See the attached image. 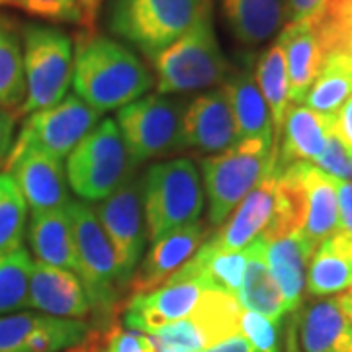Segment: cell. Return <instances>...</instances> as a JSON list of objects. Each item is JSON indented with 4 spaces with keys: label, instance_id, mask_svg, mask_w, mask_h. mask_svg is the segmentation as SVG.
Here are the masks:
<instances>
[{
    "label": "cell",
    "instance_id": "10",
    "mask_svg": "<svg viewBox=\"0 0 352 352\" xmlns=\"http://www.w3.org/2000/svg\"><path fill=\"white\" fill-rule=\"evenodd\" d=\"M98 120L100 113L76 94H71L57 106L30 113V118L20 127L18 138L14 139L12 151L4 163L25 151L47 153L63 161L80 143V139L87 138V133L94 129Z\"/></svg>",
    "mask_w": 352,
    "mask_h": 352
},
{
    "label": "cell",
    "instance_id": "40",
    "mask_svg": "<svg viewBox=\"0 0 352 352\" xmlns=\"http://www.w3.org/2000/svg\"><path fill=\"white\" fill-rule=\"evenodd\" d=\"M327 0H286V24L311 22L323 10Z\"/></svg>",
    "mask_w": 352,
    "mask_h": 352
},
{
    "label": "cell",
    "instance_id": "5",
    "mask_svg": "<svg viewBox=\"0 0 352 352\" xmlns=\"http://www.w3.org/2000/svg\"><path fill=\"white\" fill-rule=\"evenodd\" d=\"M147 237L157 241L200 219L206 192L200 170L190 159H173L153 164L141 180Z\"/></svg>",
    "mask_w": 352,
    "mask_h": 352
},
{
    "label": "cell",
    "instance_id": "12",
    "mask_svg": "<svg viewBox=\"0 0 352 352\" xmlns=\"http://www.w3.org/2000/svg\"><path fill=\"white\" fill-rule=\"evenodd\" d=\"M96 215L112 243L120 266V278L124 288H127L135 268L141 263L147 241L141 180H133L131 176L124 186H120L113 194L102 200L96 208Z\"/></svg>",
    "mask_w": 352,
    "mask_h": 352
},
{
    "label": "cell",
    "instance_id": "9",
    "mask_svg": "<svg viewBox=\"0 0 352 352\" xmlns=\"http://www.w3.org/2000/svg\"><path fill=\"white\" fill-rule=\"evenodd\" d=\"M243 307L221 289H208L186 317L147 335L155 352H200L239 333Z\"/></svg>",
    "mask_w": 352,
    "mask_h": 352
},
{
    "label": "cell",
    "instance_id": "3",
    "mask_svg": "<svg viewBox=\"0 0 352 352\" xmlns=\"http://www.w3.org/2000/svg\"><path fill=\"white\" fill-rule=\"evenodd\" d=\"M212 8L214 2L208 0L188 32L153 59L159 94L206 90L226 82L229 63L215 34Z\"/></svg>",
    "mask_w": 352,
    "mask_h": 352
},
{
    "label": "cell",
    "instance_id": "16",
    "mask_svg": "<svg viewBox=\"0 0 352 352\" xmlns=\"http://www.w3.org/2000/svg\"><path fill=\"white\" fill-rule=\"evenodd\" d=\"M212 235L208 221H192L166 233L161 239L153 241V247L139 263L129 280V296L145 294L166 284L176 272L188 263L192 254Z\"/></svg>",
    "mask_w": 352,
    "mask_h": 352
},
{
    "label": "cell",
    "instance_id": "11",
    "mask_svg": "<svg viewBox=\"0 0 352 352\" xmlns=\"http://www.w3.org/2000/svg\"><path fill=\"white\" fill-rule=\"evenodd\" d=\"M116 124L133 166L180 149V110L164 94H145L118 110Z\"/></svg>",
    "mask_w": 352,
    "mask_h": 352
},
{
    "label": "cell",
    "instance_id": "21",
    "mask_svg": "<svg viewBox=\"0 0 352 352\" xmlns=\"http://www.w3.org/2000/svg\"><path fill=\"white\" fill-rule=\"evenodd\" d=\"M315 249L317 245L303 231L266 241V266L282 292L288 314H298L302 307L307 270Z\"/></svg>",
    "mask_w": 352,
    "mask_h": 352
},
{
    "label": "cell",
    "instance_id": "47",
    "mask_svg": "<svg viewBox=\"0 0 352 352\" xmlns=\"http://www.w3.org/2000/svg\"><path fill=\"white\" fill-rule=\"evenodd\" d=\"M337 300H339L342 314L346 315V319L352 323V286L346 289V292L339 294V296H337Z\"/></svg>",
    "mask_w": 352,
    "mask_h": 352
},
{
    "label": "cell",
    "instance_id": "19",
    "mask_svg": "<svg viewBox=\"0 0 352 352\" xmlns=\"http://www.w3.org/2000/svg\"><path fill=\"white\" fill-rule=\"evenodd\" d=\"M28 307L63 319H87L92 307L73 270L34 263L28 286Z\"/></svg>",
    "mask_w": 352,
    "mask_h": 352
},
{
    "label": "cell",
    "instance_id": "24",
    "mask_svg": "<svg viewBox=\"0 0 352 352\" xmlns=\"http://www.w3.org/2000/svg\"><path fill=\"white\" fill-rule=\"evenodd\" d=\"M302 178L305 192V223L303 233L315 245L323 243L339 231V201L337 180L314 163H294Z\"/></svg>",
    "mask_w": 352,
    "mask_h": 352
},
{
    "label": "cell",
    "instance_id": "49",
    "mask_svg": "<svg viewBox=\"0 0 352 352\" xmlns=\"http://www.w3.org/2000/svg\"><path fill=\"white\" fill-rule=\"evenodd\" d=\"M63 352H90V335H88L85 342L76 344V346H73V349H67V351Z\"/></svg>",
    "mask_w": 352,
    "mask_h": 352
},
{
    "label": "cell",
    "instance_id": "4",
    "mask_svg": "<svg viewBox=\"0 0 352 352\" xmlns=\"http://www.w3.org/2000/svg\"><path fill=\"white\" fill-rule=\"evenodd\" d=\"M276 153L274 143L243 139L227 151L201 159L210 226H221L245 196L274 173Z\"/></svg>",
    "mask_w": 352,
    "mask_h": 352
},
{
    "label": "cell",
    "instance_id": "18",
    "mask_svg": "<svg viewBox=\"0 0 352 352\" xmlns=\"http://www.w3.org/2000/svg\"><path fill=\"white\" fill-rule=\"evenodd\" d=\"M276 184L278 175L270 173L258 186H254L233 210L229 219L221 223L214 235L208 237L210 247L219 252L241 251L256 237H261L274 215Z\"/></svg>",
    "mask_w": 352,
    "mask_h": 352
},
{
    "label": "cell",
    "instance_id": "42",
    "mask_svg": "<svg viewBox=\"0 0 352 352\" xmlns=\"http://www.w3.org/2000/svg\"><path fill=\"white\" fill-rule=\"evenodd\" d=\"M20 118L16 113L0 108V168H2L4 161L8 159L10 151H12L14 131H16V122Z\"/></svg>",
    "mask_w": 352,
    "mask_h": 352
},
{
    "label": "cell",
    "instance_id": "17",
    "mask_svg": "<svg viewBox=\"0 0 352 352\" xmlns=\"http://www.w3.org/2000/svg\"><path fill=\"white\" fill-rule=\"evenodd\" d=\"M2 170L14 178L32 214L69 206L67 168L61 159L47 153L25 151L4 163Z\"/></svg>",
    "mask_w": 352,
    "mask_h": 352
},
{
    "label": "cell",
    "instance_id": "15",
    "mask_svg": "<svg viewBox=\"0 0 352 352\" xmlns=\"http://www.w3.org/2000/svg\"><path fill=\"white\" fill-rule=\"evenodd\" d=\"M237 143V127L226 88H214L190 102L180 124V147L219 155Z\"/></svg>",
    "mask_w": 352,
    "mask_h": 352
},
{
    "label": "cell",
    "instance_id": "46",
    "mask_svg": "<svg viewBox=\"0 0 352 352\" xmlns=\"http://www.w3.org/2000/svg\"><path fill=\"white\" fill-rule=\"evenodd\" d=\"M289 319L286 327V340H284V352H302L300 342H298V323H296V314Z\"/></svg>",
    "mask_w": 352,
    "mask_h": 352
},
{
    "label": "cell",
    "instance_id": "1",
    "mask_svg": "<svg viewBox=\"0 0 352 352\" xmlns=\"http://www.w3.org/2000/svg\"><path fill=\"white\" fill-rule=\"evenodd\" d=\"M73 85L80 100L98 113H106L145 96L155 78L124 43L80 30L75 38Z\"/></svg>",
    "mask_w": 352,
    "mask_h": 352
},
{
    "label": "cell",
    "instance_id": "34",
    "mask_svg": "<svg viewBox=\"0 0 352 352\" xmlns=\"http://www.w3.org/2000/svg\"><path fill=\"white\" fill-rule=\"evenodd\" d=\"M32 266V254L24 247L12 252H0V315L28 307Z\"/></svg>",
    "mask_w": 352,
    "mask_h": 352
},
{
    "label": "cell",
    "instance_id": "45",
    "mask_svg": "<svg viewBox=\"0 0 352 352\" xmlns=\"http://www.w3.org/2000/svg\"><path fill=\"white\" fill-rule=\"evenodd\" d=\"M102 0H76V4L82 10V30L94 32V24H96V14H98V6Z\"/></svg>",
    "mask_w": 352,
    "mask_h": 352
},
{
    "label": "cell",
    "instance_id": "13",
    "mask_svg": "<svg viewBox=\"0 0 352 352\" xmlns=\"http://www.w3.org/2000/svg\"><path fill=\"white\" fill-rule=\"evenodd\" d=\"M85 319H63L43 314L0 315V352H63L90 335Z\"/></svg>",
    "mask_w": 352,
    "mask_h": 352
},
{
    "label": "cell",
    "instance_id": "22",
    "mask_svg": "<svg viewBox=\"0 0 352 352\" xmlns=\"http://www.w3.org/2000/svg\"><path fill=\"white\" fill-rule=\"evenodd\" d=\"M296 323L302 352H352V323L337 298H315Z\"/></svg>",
    "mask_w": 352,
    "mask_h": 352
},
{
    "label": "cell",
    "instance_id": "48",
    "mask_svg": "<svg viewBox=\"0 0 352 352\" xmlns=\"http://www.w3.org/2000/svg\"><path fill=\"white\" fill-rule=\"evenodd\" d=\"M90 352H108L102 337V329H92L90 331Z\"/></svg>",
    "mask_w": 352,
    "mask_h": 352
},
{
    "label": "cell",
    "instance_id": "33",
    "mask_svg": "<svg viewBox=\"0 0 352 352\" xmlns=\"http://www.w3.org/2000/svg\"><path fill=\"white\" fill-rule=\"evenodd\" d=\"M352 94V65L337 59L321 63V71L305 94L303 104L315 112L335 116Z\"/></svg>",
    "mask_w": 352,
    "mask_h": 352
},
{
    "label": "cell",
    "instance_id": "25",
    "mask_svg": "<svg viewBox=\"0 0 352 352\" xmlns=\"http://www.w3.org/2000/svg\"><path fill=\"white\" fill-rule=\"evenodd\" d=\"M352 286V235L337 231L315 249L305 292L311 298L339 296Z\"/></svg>",
    "mask_w": 352,
    "mask_h": 352
},
{
    "label": "cell",
    "instance_id": "8",
    "mask_svg": "<svg viewBox=\"0 0 352 352\" xmlns=\"http://www.w3.org/2000/svg\"><path fill=\"white\" fill-rule=\"evenodd\" d=\"M133 163L116 120H102L67 159V180L85 201H102L133 176Z\"/></svg>",
    "mask_w": 352,
    "mask_h": 352
},
{
    "label": "cell",
    "instance_id": "41",
    "mask_svg": "<svg viewBox=\"0 0 352 352\" xmlns=\"http://www.w3.org/2000/svg\"><path fill=\"white\" fill-rule=\"evenodd\" d=\"M339 231L352 235V180H337Z\"/></svg>",
    "mask_w": 352,
    "mask_h": 352
},
{
    "label": "cell",
    "instance_id": "7",
    "mask_svg": "<svg viewBox=\"0 0 352 352\" xmlns=\"http://www.w3.org/2000/svg\"><path fill=\"white\" fill-rule=\"evenodd\" d=\"M24 39L25 102L20 118L47 110L67 98L73 80L75 43L71 36L45 24H28Z\"/></svg>",
    "mask_w": 352,
    "mask_h": 352
},
{
    "label": "cell",
    "instance_id": "39",
    "mask_svg": "<svg viewBox=\"0 0 352 352\" xmlns=\"http://www.w3.org/2000/svg\"><path fill=\"white\" fill-rule=\"evenodd\" d=\"M102 337L108 352H155L147 335L127 331L118 317L110 325L102 327Z\"/></svg>",
    "mask_w": 352,
    "mask_h": 352
},
{
    "label": "cell",
    "instance_id": "37",
    "mask_svg": "<svg viewBox=\"0 0 352 352\" xmlns=\"http://www.w3.org/2000/svg\"><path fill=\"white\" fill-rule=\"evenodd\" d=\"M239 333L251 342L254 352H280V323L264 315L243 309Z\"/></svg>",
    "mask_w": 352,
    "mask_h": 352
},
{
    "label": "cell",
    "instance_id": "50",
    "mask_svg": "<svg viewBox=\"0 0 352 352\" xmlns=\"http://www.w3.org/2000/svg\"><path fill=\"white\" fill-rule=\"evenodd\" d=\"M0 6H2V0H0Z\"/></svg>",
    "mask_w": 352,
    "mask_h": 352
},
{
    "label": "cell",
    "instance_id": "43",
    "mask_svg": "<svg viewBox=\"0 0 352 352\" xmlns=\"http://www.w3.org/2000/svg\"><path fill=\"white\" fill-rule=\"evenodd\" d=\"M335 133L352 151V94L335 113Z\"/></svg>",
    "mask_w": 352,
    "mask_h": 352
},
{
    "label": "cell",
    "instance_id": "14",
    "mask_svg": "<svg viewBox=\"0 0 352 352\" xmlns=\"http://www.w3.org/2000/svg\"><path fill=\"white\" fill-rule=\"evenodd\" d=\"M206 292L200 280H168L151 292L129 296L122 305V323L127 331L149 335L186 317Z\"/></svg>",
    "mask_w": 352,
    "mask_h": 352
},
{
    "label": "cell",
    "instance_id": "2",
    "mask_svg": "<svg viewBox=\"0 0 352 352\" xmlns=\"http://www.w3.org/2000/svg\"><path fill=\"white\" fill-rule=\"evenodd\" d=\"M67 210L75 235V274L82 282L92 314L98 319V329H102L110 325L122 309L120 300L126 288L120 278L118 258L96 215V208L78 200L69 201Z\"/></svg>",
    "mask_w": 352,
    "mask_h": 352
},
{
    "label": "cell",
    "instance_id": "36",
    "mask_svg": "<svg viewBox=\"0 0 352 352\" xmlns=\"http://www.w3.org/2000/svg\"><path fill=\"white\" fill-rule=\"evenodd\" d=\"M2 6L20 8L47 22L82 25V10L76 0H2Z\"/></svg>",
    "mask_w": 352,
    "mask_h": 352
},
{
    "label": "cell",
    "instance_id": "44",
    "mask_svg": "<svg viewBox=\"0 0 352 352\" xmlns=\"http://www.w3.org/2000/svg\"><path fill=\"white\" fill-rule=\"evenodd\" d=\"M200 352H254V349L249 340L245 339L241 333H237V335H233L226 340H219V342H215V344Z\"/></svg>",
    "mask_w": 352,
    "mask_h": 352
},
{
    "label": "cell",
    "instance_id": "26",
    "mask_svg": "<svg viewBox=\"0 0 352 352\" xmlns=\"http://www.w3.org/2000/svg\"><path fill=\"white\" fill-rule=\"evenodd\" d=\"M276 41L282 45L286 57L289 100L292 104H303L305 94L309 92L323 63L314 24L311 22L286 24Z\"/></svg>",
    "mask_w": 352,
    "mask_h": 352
},
{
    "label": "cell",
    "instance_id": "6",
    "mask_svg": "<svg viewBox=\"0 0 352 352\" xmlns=\"http://www.w3.org/2000/svg\"><path fill=\"white\" fill-rule=\"evenodd\" d=\"M208 0H112L108 8V28L155 59L198 20Z\"/></svg>",
    "mask_w": 352,
    "mask_h": 352
},
{
    "label": "cell",
    "instance_id": "20",
    "mask_svg": "<svg viewBox=\"0 0 352 352\" xmlns=\"http://www.w3.org/2000/svg\"><path fill=\"white\" fill-rule=\"evenodd\" d=\"M335 116L315 112L303 104H292L278 139L274 173H282L294 163H314L323 155Z\"/></svg>",
    "mask_w": 352,
    "mask_h": 352
},
{
    "label": "cell",
    "instance_id": "28",
    "mask_svg": "<svg viewBox=\"0 0 352 352\" xmlns=\"http://www.w3.org/2000/svg\"><path fill=\"white\" fill-rule=\"evenodd\" d=\"M221 87L226 88L229 102H231L239 141L263 139L268 143H274V127H272L270 110L266 106V100L254 76L249 71H237L233 76H227Z\"/></svg>",
    "mask_w": 352,
    "mask_h": 352
},
{
    "label": "cell",
    "instance_id": "27",
    "mask_svg": "<svg viewBox=\"0 0 352 352\" xmlns=\"http://www.w3.org/2000/svg\"><path fill=\"white\" fill-rule=\"evenodd\" d=\"M28 239L38 263L75 272V235L73 219L67 208L32 214Z\"/></svg>",
    "mask_w": 352,
    "mask_h": 352
},
{
    "label": "cell",
    "instance_id": "23",
    "mask_svg": "<svg viewBox=\"0 0 352 352\" xmlns=\"http://www.w3.org/2000/svg\"><path fill=\"white\" fill-rule=\"evenodd\" d=\"M214 2V0H212ZM231 36L256 47L286 25V0H215Z\"/></svg>",
    "mask_w": 352,
    "mask_h": 352
},
{
    "label": "cell",
    "instance_id": "32",
    "mask_svg": "<svg viewBox=\"0 0 352 352\" xmlns=\"http://www.w3.org/2000/svg\"><path fill=\"white\" fill-rule=\"evenodd\" d=\"M311 24L321 59L352 65V0H327Z\"/></svg>",
    "mask_w": 352,
    "mask_h": 352
},
{
    "label": "cell",
    "instance_id": "30",
    "mask_svg": "<svg viewBox=\"0 0 352 352\" xmlns=\"http://www.w3.org/2000/svg\"><path fill=\"white\" fill-rule=\"evenodd\" d=\"M22 28L8 14L0 12V108L16 113L25 102Z\"/></svg>",
    "mask_w": 352,
    "mask_h": 352
},
{
    "label": "cell",
    "instance_id": "38",
    "mask_svg": "<svg viewBox=\"0 0 352 352\" xmlns=\"http://www.w3.org/2000/svg\"><path fill=\"white\" fill-rule=\"evenodd\" d=\"M315 166L325 170L327 175L335 176L339 180H352V151L344 147V143L337 138L335 126L329 135L327 147L323 155L315 161Z\"/></svg>",
    "mask_w": 352,
    "mask_h": 352
},
{
    "label": "cell",
    "instance_id": "35",
    "mask_svg": "<svg viewBox=\"0 0 352 352\" xmlns=\"http://www.w3.org/2000/svg\"><path fill=\"white\" fill-rule=\"evenodd\" d=\"M28 221V204L14 178L0 175V252L22 249Z\"/></svg>",
    "mask_w": 352,
    "mask_h": 352
},
{
    "label": "cell",
    "instance_id": "31",
    "mask_svg": "<svg viewBox=\"0 0 352 352\" xmlns=\"http://www.w3.org/2000/svg\"><path fill=\"white\" fill-rule=\"evenodd\" d=\"M254 80L261 88L266 106L270 110L272 127H274V145L278 151V139H280L282 127H284L286 113L292 106L286 57H284V50L278 41L261 53L256 67H254Z\"/></svg>",
    "mask_w": 352,
    "mask_h": 352
},
{
    "label": "cell",
    "instance_id": "29",
    "mask_svg": "<svg viewBox=\"0 0 352 352\" xmlns=\"http://www.w3.org/2000/svg\"><path fill=\"white\" fill-rule=\"evenodd\" d=\"M264 252H266V239L263 235L249 243V263L237 302L243 309L264 315L274 323H282L284 315H288V307L282 298V292L266 266Z\"/></svg>",
    "mask_w": 352,
    "mask_h": 352
}]
</instances>
